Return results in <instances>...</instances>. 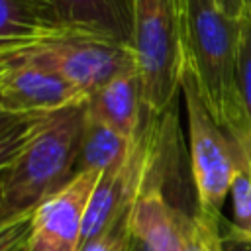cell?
I'll return each mask as SVG.
<instances>
[{
  "instance_id": "1",
  "label": "cell",
  "mask_w": 251,
  "mask_h": 251,
  "mask_svg": "<svg viewBox=\"0 0 251 251\" xmlns=\"http://www.w3.org/2000/svg\"><path fill=\"white\" fill-rule=\"evenodd\" d=\"M184 63L222 129L243 110L237 88L239 22L214 0H180Z\"/></svg>"
},
{
  "instance_id": "2",
  "label": "cell",
  "mask_w": 251,
  "mask_h": 251,
  "mask_svg": "<svg viewBox=\"0 0 251 251\" xmlns=\"http://www.w3.org/2000/svg\"><path fill=\"white\" fill-rule=\"evenodd\" d=\"M84 104L51 116L24 155L0 176V224L31 214L76 175Z\"/></svg>"
},
{
  "instance_id": "3",
  "label": "cell",
  "mask_w": 251,
  "mask_h": 251,
  "mask_svg": "<svg viewBox=\"0 0 251 251\" xmlns=\"http://www.w3.org/2000/svg\"><path fill=\"white\" fill-rule=\"evenodd\" d=\"M129 45L143 84L147 116L173 110L184 65L180 0H127Z\"/></svg>"
},
{
  "instance_id": "4",
  "label": "cell",
  "mask_w": 251,
  "mask_h": 251,
  "mask_svg": "<svg viewBox=\"0 0 251 251\" xmlns=\"http://www.w3.org/2000/svg\"><path fill=\"white\" fill-rule=\"evenodd\" d=\"M0 59L25 61L49 69L80 88L86 96L118 75L137 69L129 43L86 33L0 45Z\"/></svg>"
},
{
  "instance_id": "5",
  "label": "cell",
  "mask_w": 251,
  "mask_h": 251,
  "mask_svg": "<svg viewBox=\"0 0 251 251\" xmlns=\"http://www.w3.org/2000/svg\"><path fill=\"white\" fill-rule=\"evenodd\" d=\"M180 92L184 96L190 139V175L196 190L198 210L222 218V206L239 169L237 153L227 133L218 126L206 108L190 67L182 65Z\"/></svg>"
},
{
  "instance_id": "6",
  "label": "cell",
  "mask_w": 251,
  "mask_h": 251,
  "mask_svg": "<svg viewBox=\"0 0 251 251\" xmlns=\"http://www.w3.org/2000/svg\"><path fill=\"white\" fill-rule=\"evenodd\" d=\"M0 112L24 116H49L86 104V94L61 75L25 61L0 59Z\"/></svg>"
},
{
  "instance_id": "7",
  "label": "cell",
  "mask_w": 251,
  "mask_h": 251,
  "mask_svg": "<svg viewBox=\"0 0 251 251\" xmlns=\"http://www.w3.org/2000/svg\"><path fill=\"white\" fill-rule=\"evenodd\" d=\"M100 173H76L43 200L33 210L25 251H78L86 208Z\"/></svg>"
},
{
  "instance_id": "8",
  "label": "cell",
  "mask_w": 251,
  "mask_h": 251,
  "mask_svg": "<svg viewBox=\"0 0 251 251\" xmlns=\"http://www.w3.org/2000/svg\"><path fill=\"white\" fill-rule=\"evenodd\" d=\"M169 122L159 155L141 184L131 212H129V229L135 241L143 245L145 251H184L180 218L182 212L175 208L165 196V169H167V149H171V126Z\"/></svg>"
},
{
  "instance_id": "9",
  "label": "cell",
  "mask_w": 251,
  "mask_h": 251,
  "mask_svg": "<svg viewBox=\"0 0 251 251\" xmlns=\"http://www.w3.org/2000/svg\"><path fill=\"white\" fill-rule=\"evenodd\" d=\"M86 112L127 139H135L145 122L143 84L137 69L126 71L88 94Z\"/></svg>"
},
{
  "instance_id": "10",
  "label": "cell",
  "mask_w": 251,
  "mask_h": 251,
  "mask_svg": "<svg viewBox=\"0 0 251 251\" xmlns=\"http://www.w3.org/2000/svg\"><path fill=\"white\" fill-rule=\"evenodd\" d=\"M51 4L69 31L129 43L127 0H51Z\"/></svg>"
},
{
  "instance_id": "11",
  "label": "cell",
  "mask_w": 251,
  "mask_h": 251,
  "mask_svg": "<svg viewBox=\"0 0 251 251\" xmlns=\"http://www.w3.org/2000/svg\"><path fill=\"white\" fill-rule=\"evenodd\" d=\"M69 31L51 0H0V45L49 39Z\"/></svg>"
},
{
  "instance_id": "12",
  "label": "cell",
  "mask_w": 251,
  "mask_h": 251,
  "mask_svg": "<svg viewBox=\"0 0 251 251\" xmlns=\"http://www.w3.org/2000/svg\"><path fill=\"white\" fill-rule=\"evenodd\" d=\"M137 139V137H135ZM135 139H127L120 135L110 126L102 124L94 116H90L84 108L80 143H78V159L76 173H106L114 165L122 163L129 151L133 149Z\"/></svg>"
},
{
  "instance_id": "13",
  "label": "cell",
  "mask_w": 251,
  "mask_h": 251,
  "mask_svg": "<svg viewBox=\"0 0 251 251\" xmlns=\"http://www.w3.org/2000/svg\"><path fill=\"white\" fill-rule=\"evenodd\" d=\"M49 116H24L12 127L0 133V176L24 155V151L33 143L39 131L47 126Z\"/></svg>"
},
{
  "instance_id": "14",
  "label": "cell",
  "mask_w": 251,
  "mask_h": 251,
  "mask_svg": "<svg viewBox=\"0 0 251 251\" xmlns=\"http://www.w3.org/2000/svg\"><path fill=\"white\" fill-rule=\"evenodd\" d=\"M220 220L200 212L198 208L190 216L182 212L180 227L184 251H222Z\"/></svg>"
},
{
  "instance_id": "15",
  "label": "cell",
  "mask_w": 251,
  "mask_h": 251,
  "mask_svg": "<svg viewBox=\"0 0 251 251\" xmlns=\"http://www.w3.org/2000/svg\"><path fill=\"white\" fill-rule=\"evenodd\" d=\"M231 222L220 220V229L251 241V176L239 167L231 180Z\"/></svg>"
},
{
  "instance_id": "16",
  "label": "cell",
  "mask_w": 251,
  "mask_h": 251,
  "mask_svg": "<svg viewBox=\"0 0 251 251\" xmlns=\"http://www.w3.org/2000/svg\"><path fill=\"white\" fill-rule=\"evenodd\" d=\"M237 88L243 108L251 120V18L245 14L239 22L237 37Z\"/></svg>"
},
{
  "instance_id": "17",
  "label": "cell",
  "mask_w": 251,
  "mask_h": 251,
  "mask_svg": "<svg viewBox=\"0 0 251 251\" xmlns=\"http://www.w3.org/2000/svg\"><path fill=\"white\" fill-rule=\"evenodd\" d=\"M133 235L129 229V216L118 222L114 227L108 231L80 243L78 251H131L133 245Z\"/></svg>"
},
{
  "instance_id": "18",
  "label": "cell",
  "mask_w": 251,
  "mask_h": 251,
  "mask_svg": "<svg viewBox=\"0 0 251 251\" xmlns=\"http://www.w3.org/2000/svg\"><path fill=\"white\" fill-rule=\"evenodd\" d=\"M224 131L227 133V137L231 139V143L235 147L239 167L251 176V120H249L245 108L227 124V127Z\"/></svg>"
},
{
  "instance_id": "19",
  "label": "cell",
  "mask_w": 251,
  "mask_h": 251,
  "mask_svg": "<svg viewBox=\"0 0 251 251\" xmlns=\"http://www.w3.org/2000/svg\"><path fill=\"white\" fill-rule=\"evenodd\" d=\"M31 214H24L0 224V251H25L31 227Z\"/></svg>"
},
{
  "instance_id": "20",
  "label": "cell",
  "mask_w": 251,
  "mask_h": 251,
  "mask_svg": "<svg viewBox=\"0 0 251 251\" xmlns=\"http://www.w3.org/2000/svg\"><path fill=\"white\" fill-rule=\"evenodd\" d=\"M220 235H222V251H251V241L249 239L231 235L224 229H220Z\"/></svg>"
},
{
  "instance_id": "21",
  "label": "cell",
  "mask_w": 251,
  "mask_h": 251,
  "mask_svg": "<svg viewBox=\"0 0 251 251\" xmlns=\"http://www.w3.org/2000/svg\"><path fill=\"white\" fill-rule=\"evenodd\" d=\"M227 16L235 18V20H241L245 14H247V4L245 0H214Z\"/></svg>"
},
{
  "instance_id": "22",
  "label": "cell",
  "mask_w": 251,
  "mask_h": 251,
  "mask_svg": "<svg viewBox=\"0 0 251 251\" xmlns=\"http://www.w3.org/2000/svg\"><path fill=\"white\" fill-rule=\"evenodd\" d=\"M18 120H20V118H16V116H10V114L0 112V133H2V131H6L8 127H12Z\"/></svg>"
},
{
  "instance_id": "23",
  "label": "cell",
  "mask_w": 251,
  "mask_h": 251,
  "mask_svg": "<svg viewBox=\"0 0 251 251\" xmlns=\"http://www.w3.org/2000/svg\"><path fill=\"white\" fill-rule=\"evenodd\" d=\"M131 251H145V249H143V245H141L139 241H133V245H131Z\"/></svg>"
},
{
  "instance_id": "24",
  "label": "cell",
  "mask_w": 251,
  "mask_h": 251,
  "mask_svg": "<svg viewBox=\"0 0 251 251\" xmlns=\"http://www.w3.org/2000/svg\"><path fill=\"white\" fill-rule=\"evenodd\" d=\"M245 4H247V16L251 18V0H245Z\"/></svg>"
},
{
  "instance_id": "25",
  "label": "cell",
  "mask_w": 251,
  "mask_h": 251,
  "mask_svg": "<svg viewBox=\"0 0 251 251\" xmlns=\"http://www.w3.org/2000/svg\"><path fill=\"white\" fill-rule=\"evenodd\" d=\"M0 71H2V65H0Z\"/></svg>"
}]
</instances>
